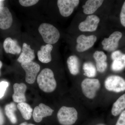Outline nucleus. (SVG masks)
Listing matches in <instances>:
<instances>
[{
  "label": "nucleus",
  "mask_w": 125,
  "mask_h": 125,
  "mask_svg": "<svg viewBox=\"0 0 125 125\" xmlns=\"http://www.w3.org/2000/svg\"><path fill=\"white\" fill-rule=\"evenodd\" d=\"M35 57L34 50L31 49L30 46L26 43H23L22 52L17 60L18 62L21 63L30 62L32 61Z\"/></svg>",
  "instance_id": "obj_16"
},
{
  "label": "nucleus",
  "mask_w": 125,
  "mask_h": 125,
  "mask_svg": "<svg viewBox=\"0 0 125 125\" xmlns=\"http://www.w3.org/2000/svg\"><path fill=\"white\" fill-rule=\"evenodd\" d=\"M67 67L70 73L75 76L80 72V62L78 57L76 56H70L67 61Z\"/></svg>",
  "instance_id": "obj_21"
},
{
  "label": "nucleus",
  "mask_w": 125,
  "mask_h": 125,
  "mask_svg": "<svg viewBox=\"0 0 125 125\" xmlns=\"http://www.w3.org/2000/svg\"><path fill=\"white\" fill-rule=\"evenodd\" d=\"M103 0H88L85 2L83 8V11L86 14H93L102 5Z\"/></svg>",
  "instance_id": "obj_19"
},
{
  "label": "nucleus",
  "mask_w": 125,
  "mask_h": 125,
  "mask_svg": "<svg viewBox=\"0 0 125 125\" xmlns=\"http://www.w3.org/2000/svg\"><path fill=\"white\" fill-rule=\"evenodd\" d=\"M100 19L94 15L88 16L84 21L81 22L79 25V29L83 32H94L98 28Z\"/></svg>",
  "instance_id": "obj_11"
},
{
  "label": "nucleus",
  "mask_w": 125,
  "mask_h": 125,
  "mask_svg": "<svg viewBox=\"0 0 125 125\" xmlns=\"http://www.w3.org/2000/svg\"><path fill=\"white\" fill-rule=\"evenodd\" d=\"M19 125H34V124H31V123H27L26 122H23V123H21Z\"/></svg>",
  "instance_id": "obj_30"
},
{
  "label": "nucleus",
  "mask_w": 125,
  "mask_h": 125,
  "mask_svg": "<svg viewBox=\"0 0 125 125\" xmlns=\"http://www.w3.org/2000/svg\"><path fill=\"white\" fill-rule=\"evenodd\" d=\"M27 88V85L24 83H15L14 84L12 98L14 102L19 103L26 102L25 93Z\"/></svg>",
  "instance_id": "obj_14"
},
{
  "label": "nucleus",
  "mask_w": 125,
  "mask_h": 125,
  "mask_svg": "<svg viewBox=\"0 0 125 125\" xmlns=\"http://www.w3.org/2000/svg\"><path fill=\"white\" fill-rule=\"evenodd\" d=\"M21 66L26 73L25 81L29 84H32L36 81V77L40 70V65L33 61L21 63Z\"/></svg>",
  "instance_id": "obj_6"
},
{
  "label": "nucleus",
  "mask_w": 125,
  "mask_h": 125,
  "mask_svg": "<svg viewBox=\"0 0 125 125\" xmlns=\"http://www.w3.org/2000/svg\"><path fill=\"white\" fill-rule=\"evenodd\" d=\"M9 83L6 81H2L0 83V99L3 97L4 95Z\"/></svg>",
  "instance_id": "obj_25"
},
{
  "label": "nucleus",
  "mask_w": 125,
  "mask_h": 125,
  "mask_svg": "<svg viewBox=\"0 0 125 125\" xmlns=\"http://www.w3.org/2000/svg\"><path fill=\"white\" fill-rule=\"evenodd\" d=\"M84 75L88 78H94L97 75V70L96 67L91 62H86L83 65Z\"/></svg>",
  "instance_id": "obj_24"
},
{
  "label": "nucleus",
  "mask_w": 125,
  "mask_h": 125,
  "mask_svg": "<svg viewBox=\"0 0 125 125\" xmlns=\"http://www.w3.org/2000/svg\"><path fill=\"white\" fill-rule=\"evenodd\" d=\"M93 57L96 61L97 71L100 73L105 72L107 67L106 55L104 52L97 51L94 53Z\"/></svg>",
  "instance_id": "obj_15"
},
{
  "label": "nucleus",
  "mask_w": 125,
  "mask_h": 125,
  "mask_svg": "<svg viewBox=\"0 0 125 125\" xmlns=\"http://www.w3.org/2000/svg\"><path fill=\"white\" fill-rule=\"evenodd\" d=\"M13 19L11 12L6 7H0V28L2 30L10 28Z\"/></svg>",
  "instance_id": "obj_13"
},
{
  "label": "nucleus",
  "mask_w": 125,
  "mask_h": 125,
  "mask_svg": "<svg viewBox=\"0 0 125 125\" xmlns=\"http://www.w3.org/2000/svg\"><path fill=\"white\" fill-rule=\"evenodd\" d=\"M111 57L113 60L111 69L114 72L121 71L125 68V54L119 51L112 53Z\"/></svg>",
  "instance_id": "obj_12"
},
{
  "label": "nucleus",
  "mask_w": 125,
  "mask_h": 125,
  "mask_svg": "<svg viewBox=\"0 0 125 125\" xmlns=\"http://www.w3.org/2000/svg\"><path fill=\"white\" fill-rule=\"evenodd\" d=\"M104 87L108 92L122 93L125 91V80L118 75H110L104 81Z\"/></svg>",
  "instance_id": "obj_5"
},
{
  "label": "nucleus",
  "mask_w": 125,
  "mask_h": 125,
  "mask_svg": "<svg viewBox=\"0 0 125 125\" xmlns=\"http://www.w3.org/2000/svg\"><path fill=\"white\" fill-rule=\"evenodd\" d=\"M17 108L15 104L13 102L7 104L5 106L6 115L13 124H15L17 123V117L15 114V112L17 110Z\"/></svg>",
  "instance_id": "obj_23"
},
{
  "label": "nucleus",
  "mask_w": 125,
  "mask_h": 125,
  "mask_svg": "<svg viewBox=\"0 0 125 125\" xmlns=\"http://www.w3.org/2000/svg\"><path fill=\"white\" fill-rule=\"evenodd\" d=\"M17 107L25 120H28L31 119L33 109L29 104L25 102L19 103Z\"/></svg>",
  "instance_id": "obj_22"
},
{
  "label": "nucleus",
  "mask_w": 125,
  "mask_h": 125,
  "mask_svg": "<svg viewBox=\"0 0 125 125\" xmlns=\"http://www.w3.org/2000/svg\"><path fill=\"white\" fill-rule=\"evenodd\" d=\"M79 112L74 107L62 106L57 113V118L62 125H73L78 120Z\"/></svg>",
  "instance_id": "obj_3"
},
{
  "label": "nucleus",
  "mask_w": 125,
  "mask_h": 125,
  "mask_svg": "<svg viewBox=\"0 0 125 125\" xmlns=\"http://www.w3.org/2000/svg\"><path fill=\"white\" fill-rule=\"evenodd\" d=\"M3 47L7 53L19 54L21 51V47L18 45L17 41L10 37L5 39L3 43Z\"/></svg>",
  "instance_id": "obj_17"
},
{
  "label": "nucleus",
  "mask_w": 125,
  "mask_h": 125,
  "mask_svg": "<svg viewBox=\"0 0 125 125\" xmlns=\"http://www.w3.org/2000/svg\"><path fill=\"white\" fill-rule=\"evenodd\" d=\"M37 82L43 92L51 93L54 92L57 86L53 71L49 68L43 69L38 76Z\"/></svg>",
  "instance_id": "obj_1"
},
{
  "label": "nucleus",
  "mask_w": 125,
  "mask_h": 125,
  "mask_svg": "<svg viewBox=\"0 0 125 125\" xmlns=\"http://www.w3.org/2000/svg\"><path fill=\"white\" fill-rule=\"evenodd\" d=\"M125 109V94H122L115 101L112 106L111 113L113 116H117Z\"/></svg>",
  "instance_id": "obj_20"
},
{
  "label": "nucleus",
  "mask_w": 125,
  "mask_h": 125,
  "mask_svg": "<svg viewBox=\"0 0 125 125\" xmlns=\"http://www.w3.org/2000/svg\"><path fill=\"white\" fill-rule=\"evenodd\" d=\"M53 48L52 45L47 44L41 47L40 50L38 52V60L41 62L44 63H48L52 61L51 52Z\"/></svg>",
  "instance_id": "obj_18"
},
{
  "label": "nucleus",
  "mask_w": 125,
  "mask_h": 125,
  "mask_svg": "<svg viewBox=\"0 0 125 125\" xmlns=\"http://www.w3.org/2000/svg\"><path fill=\"white\" fill-rule=\"evenodd\" d=\"M79 2V0H58L57 6L61 14L65 17L70 16Z\"/></svg>",
  "instance_id": "obj_8"
},
{
  "label": "nucleus",
  "mask_w": 125,
  "mask_h": 125,
  "mask_svg": "<svg viewBox=\"0 0 125 125\" xmlns=\"http://www.w3.org/2000/svg\"><path fill=\"white\" fill-rule=\"evenodd\" d=\"M38 31L44 42L48 44L56 43L60 36L58 30L50 24L42 23L39 27Z\"/></svg>",
  "instance_id": "obj_4"
},
{
  "label": "nucleus",
  "mask_w": 125,
  "mask_h": 125,
  "mask_svg": "<svg viewBox=\"0 0 125 125\" xmlns=\"http://www.w3.org/2000/svg\"><path fill=\"white\" fill-rule=\"evenodd\" d=\"M54 111V109H52L49 106L44 104L40 103L34 109L33 113L34 120L37 123H39L44 117L51 116Z\"/></svg>",
  "instance_id": "obj_10"
},
{
  "label": "nucleus",
  "mask_w": 125,
  "mask_h": 125,
  "mask_svg": "<svg viewBox=\"0 0 125 125\" xmlns=\"http://www.w3.org/2000/svg\"><path fill=\"white\" fill-rule=\"evenodd\" d=\"M38 0H20V3L24 7H29L36 4L38 2Z\"/></svg>",
  "instance_id": "obj_26"
},
{
  "label": "nucleus",
  "mask_w": 125,
  "mask_h": 125,
  "mask_svg": "<svg viewBox=\"0 0 125 125\" xmlns=\"http://www.w3.org/2000/svg\"><path fill=\"white\" fill-rule=\"evenodd\" d=\"M122 34L119 31H115L108 38H105L102 42L103 48L108 52H114L118 47L119 41L121 38Z\"/></svg>",
  "instance_id": "obj_7"
},
{
  "label": "nucleus",
  "mask_w": 125,
  "mask_h": 125,
  "mask_svg": "<svg viewBox=\"0 0 125 125\" xmlns=\"http://www.w3.org/2000/svg\"><path fill=\"white\" fill-rule=\"evenodd\" d=\"M115 125H125V110L120 114Z\"/></svg>",
  "instance_id": "obj_28"
},
{
  "label": "nucleus",
  "mask_w": 125,
  "mask_h": 125,
  "mask_svg": "<svg viewBox=\"0 0 125 125\" xmlns=\"http://www.w3.org/2000/svg\"><path fill=\"white\" fill-rule=\"evenodd\" d=\"M2 62L0 61V69H1V67H2Z\"/></svg>",
  "instance_id": "obj_31"
},
{
  "label": "nucleus",
  "mask_w": 125,
  "mask_h": 125,
  "mask_svg": "<svg viewBox=\"0 0 125 125\" xmlns=\"http://www.w3.org/2000/svg\"><path fill=\"white\" fill-rule=\"evenodd\" d=\"M104 125V124H98V125Z\"/></svg>",
  "instance_id": "obj_33"
},
{
  "label": "nucleus",
  "mask_w": 125,
  "mask_h": 125,
  "mask_svg": "<svg viewBox=\"0 0 125 125\" xmlns=\"http://www.w3.org/2000/svg\"><path fill=\"white\" fill-rule=\"evenodd\" d=\"M3 1V0H0V5L1 3V2H2V1Z\"/></svg>",
  "instance_id": "obj_32"
},
{
  "label": "nucleus",
  "mask_w": 125,
  "mask_h": 125,
  "mask_svg": "<svg viewBox=\"0 0 125 125\" xmlns=\"http://www.w3.org/2000/svg\"><path fill=\"white\" fill-rule=\"evenodd\" d=\"M120 19L122 25L125 27V1L123 3L121 10Z\"/></svg>",
  "instance_id": "obj_27"
},
{
  "label": "nucleus",
  "mask_w": 125,
  "mask_h": 125,
  "mask_svg": "<svg viewBox=\"0 0 125 125\" xmlns=\"http://www.w3.org/2000/svg\"><path fill=\"white\" fill-rule=\"evenodd\" d=\"M102 86L98 79L87 78L84 79L81 83V91L85 98L93 101L97 96Z\"/></svg>",
  "instance_id": "obj_2"
},
{
  "label": "nucleus",
  "mask_w": 125,
  "mask_h": 125,
  "mask_svg": "<svg viewBox=\"0 0 125 125\" xmlns=\"http://www.w3.org/2000/svg\"><path fill=\"white\" fill-rule=\"evenodd\" d=\"M97 38L94 35L86 36L81 35L77 38V44L76 48L79 52H83L91 48L97 40Z\"/></svg>",
  "instance_id": "obj_9"
},
{
  "label": "nucleus",
  "mask_w": 125,
  "mask_h": 125,
  "mask_svg": "<svg viewBox=\"0 0 125 125\" xmlns=\"http://www.w3.org/2000/svg\"><path fill=\"white\" fill-rule=\"evenodd\" d=\"M5 122L4 116L1 108L0 107V125H4Z\"/></svg>",
  "instance_id": "obj_29"
}]
</instances>
